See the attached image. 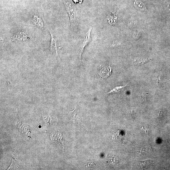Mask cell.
Segmentation results:
<instances>
[{
	"mask_svg": "<svg viewBox=\"0 0 170 170\" xmlns=\"http://www.w3.org/2000/svg\"><path fill=\"white\" fill-rule=\"evenodd\" d=\"M149 59L143 58H135L132 60L133 63L136 65H140L144 64L148 61Z\"/></svg>",
	"mask_w": 170,
	"mask_h": 170,
	"instance_id": "ba28073f",
	"label": "cell"
},
{
	"mask_svg": "<svg viewBox=\"0 0 170 170\" xmlns=\"http://www.w3.org/2000/svg\"><path fill=\"white\" fill-rule=\"evenodd\" d=\"M64 4L69 17L72 29L73 31H75L77 29L79 23V15L78 11L71 2L64 1Z\"/></svg>",
	"mask_w": 170,
	"mask_h": 170,
	"instance_id": "6da1fadb",
	"label": "cell"
},
{
	"mask_svg": "<svg viewBox=\"0 0 170 170\" xmlns=\"http://www.w3.org/2000/svg\"><path fill=\"white\" fill-rule=\"evenodd\" d=\"M153 164V161L150 160H146L140 162V166L143 169L149 168L152 166Z\"/></svg>",
	"mask_w": 170,
	"mask_h": 170,
	"instance_id": "9c48e42d",
	"label": "cell"
},
{
	"mask_svg": "<svg viewBox=\"0 0 170 170\" xmlns=\"http://www.w3.org/2000/svg\"><path fill=\"white\" fill-rule=\"evenodd\" d=\"M30 36L26 32L24 31H17L14 35L11 37L12 41H24L30 39Z\"/></svg>",
	"mask_w": 170,
	"mask_h": 170,
	"instance_id": "3957f363",
	"label": "cell"
},
{
	"mask_svg": "<svg viewBox=\"0 0 170 170\" xmlns=\"http://www.w3.org/2000/svg\"><path fill=\"white\" fill-rule=\"evenodd\" d=\"M126 85H125V86H119L115 87L111 90L109 92L107 93H113L122 92L123 90L126 87Z\"/></svg>",
	"mask_w": 170,
	"mask_h": 170,
	"instance_id": "30bf717a",
	"label": "cell"
},
{
	"mask_svg": "<svg viewBox=\"0 0 170 170\" xmlns=\"http://www.w3.org/2000/svg\"><path fill=\"white\" fill-rule=\"evenodd\" d=\"M111 67L107 65L103 68L100 71V75L103 78L108 77L111 74Z\"/></svg>",
	"mask_w": 170,
	"mask_h": 170,
	"instance_id": "8992f818",
	"label": "cell"
},
{
	"mask_svg": "<svg viewBox=\"0 0 170 170\" xmlns=\"http://www.w3.org/2000/svg\"><path fill=\"white\" fill-rule=\"evenodd\" d=\"M92 29V27L89 28V29L86 33V35H85L84 40L81 44L80 46H79L78 51V57L81 62V55L83 53L84 49L90 41V33Z\"/></svg>",
	"mask_w": 170,
	"mask_h": 170,
	"instance_id": "7a4b0ae2",
	"label": "cell"
},
{
	"mask_svg": "<svg viewBox=\"0 0 170 170\" xmlns=\"http://www.w3.org/2000/svg\"><path fill=\"white\" fill-rule=\"evenodd\" d=\"M135 7L140 10L144 11L146 10V7L144 4L141 2L135 1L134 3Z\"/></svg>",
	"mask_w": 170,
	"mask_h": 170,
	"instance_id": "8fae6325",
	"label": "cell"
},
{
	"mask_svg": "<svg viewBox=\"0 0 170 170\" xmlns=\"http://www.w3.org/2000/svg\"><path fill=\"white\" fill-rule=\"evenodd\" d=\"M33 23L37 26L41 28H42L44 26L43 21L41 17L37 15H34L32 20Z\"/></svg>",
	"mask_w": 170,
	"mask_h": 170,
	"instance_id": "5b68a950",
	"label": "cell"
},
{
	"mask_svg": "<svg viewBox=\"0 0 170 170\" xmlns=\"http://www.w3.org/2000/svg\"><path fill=\"white\" fill-rule=\"evenodd\" d=\"M106 18L108 21L109 23L111 25L115 24L117 22V16L113 13H110L107 16Z\"/></svg>",
	"mask_w": 170,
	"mask_h": 170,
	"instance_id": "52a82bcc",
	"label": "cell"
},
{
	"mask_svg": "<svg viewBox=\"0 0 170 170\" xmlns=\"http://www.w3.org/2000/svg\"><path fill=\"white\" fill-rule=\"evenodd\" d=\"M51 36V41L50 49L52 54H54L55 57H58L57 43L52 31H49Z\"/></svg>",
	"mask_w": 170,
	"mask_h": 170,
	"instance_id": "277c9868",
	"label": "cell"
}]
</instances>
